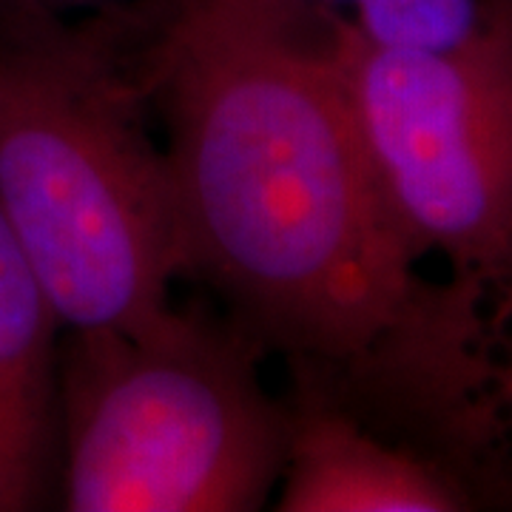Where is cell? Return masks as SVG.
I'll return each mask as SVG.
<instances>
[{
    "instance_id": "cell-1",
    "label": "cell",
    "mask_w": 512,
    "mask_h": 512,
    "mask_svg": "<svg viewBox=\"0 0 512 512\" xmlns=\"http://www.w3.org/2000/svg\"><path fill=\"white\" fill-rule=\"evenodd\" d=\"M188 274L259 348L404 399L444 285L390 220L322 46L174 0L151 55Z\"/></svg>"
},
{
    "instance_id": "cell-2",
    "label": "cell",
    "mask_w": 512,
    "mask_h": 512,
    "mask_svg": "<svg viewBox=\"0 0 512 512\" xmlns=\"http://www.w3.org/2000/svg\"><path fill=\"white\" fill-rule=\"evenodd\" d=\"M117 63L89 26L0 18V214L66 333L146 322L188 274L165 148Z\"/></svg>"
},
{
    "instance_id": "cell-3",
    "label": "cell",
    "mask_w": 512,
    "mask_h": 512,
    "mask_svg": "<svg viewBox=\"0 0 512 512\" xmlns=\"http://www.w3.org/2000/svg\"><path fill=\"white\" fill-rule=\"evenodd\" d=\"M234 322L165 311L57 350V484L72 512H251L276 493L291 413Z\"/></svg>"
},
{
    "instance_id": "cell-4",
    "label": "cell",
    "mask_w": 512,
    "mask_h": 512,
    "mask_svg": "<svg viewBox=\"0 0 512 512\" xmlns=\"http://www.w3.org/2000/svg\"><path fill=\"white\" fill-rule=\"evenodd\" d=\"M390 220L470 288L512 259V0L450 49L322 40Z\"/></svg>"
},
{
    "instance_id": "cell-5",
    "label": "cell",
    "mask_w": 512,
    "mask_h": 512,
    "mask_svg": "<svg viewBox=\"0 0 512 512\" xmlns=\"http://www.w3.org/2000/svg\"><path fill=\"white\" fill-rule=\"evenodd\" d=\"M447 291L450 325L410 407L467 476L512 501V259L493 279Z\"/></svg>"
},
{
    "instance_id": "cell-6",
    "label": "cell",
    "mask_w": 512,
    "mask_h": 512,
    "mask_svg": "<svg viewBox=\"0 0 512 512\" xmlns=\"http://www.w3.org/2000/svg\"><path fill=\"white\" fill-rule=\"evenodd\" d=\"M470 507L461 478L367 433L328 404L291 413L276 484L282 512H456Z\"/></svg>"
},
{
    "instance_id": "cell-7",
    "label": "cell",
    "mask_w": 512,
    "mask_h": 512,
    "mask_svg": "<svg viewBox=\"0 0 512 512\" xmlns=\"http://www.w3.org/2000/svg\"><path fill=\"white\" fill-rule=\"evenodd\" d=\"M57 319L0 214V512L35 510L57 476Z\"/></svg>"
},
{
    "instance_id": "cell-8",
    "label": "cell",
    "mask_w": 512,
    "mask_h": 512,
    "mask_svg": "<svg viewBox=\"0 0 512 512\" xmlns=\"http://www.w3.org/2000/svg\"><path fill=\"white\" fill-rule=\"evenodd\" d=\"M245 26L316 43L328 23H345L376 46L450 49L478 35L501 0H194Z\"/></svg>"
},
{
    "instance_id": "cell-9",
    "label": "cell",
    "mask_w": 512,
    "mask_h": 512,
    "mask_svg": "<svg viewBox=\"0 0 512 512\" xmlns=\"http://www.w3.org/2000/svg\"><path fill=\"white\" fill-rule=\"evenodd\" d=\"M126 0H0V18H57L72 12L120 9Z\"/></svg>"
}]
</instances>
